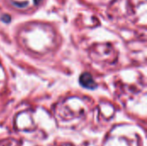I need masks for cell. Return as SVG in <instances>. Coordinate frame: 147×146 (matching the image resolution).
I'll return each mask as SVG.
<instances>
[{
  "label": "cell",
  "mask_w": 147,
  "mask_h": 146,
  "mask_svg": "<svg viewBox=\"0 0 147 146\" xmlns=\"http://www.w3.org/2000/svg\"><path fill=\"white\" fill-rule=\"evenodd\" d=\"M79 81H80V83L84 87H85L87 89H93L96 88V82L94 81L92 76L90 73H87L86 72V73L82 74L81 77H80Z\"/></svg>",
  "instance_id": "obj_1"
}]
</instances>
